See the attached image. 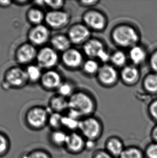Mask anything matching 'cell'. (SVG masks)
<instances>
[{
	"label": "cell",
	"instance_id": "5b68a950",
	"mask_svg": "<svg viewBox=\"0 0 157 158\" xmlns=\"http://www.w3.org/2000/svg\"><path fill=\"white\" fill-rule=\"evenodd\" d=\"M36 60L40 68L51 70L58 63L59 56L53 48L46 47L38 52Z\"/></svg>",
	"mask_w": 157,
	"mask_h": 158
},
{
	"label": "cell",
	"instance_id": "8992f818",
	"mask_svg": "<svg viewBox=\"0 0 157 158\" xmlns=\"http://www.w3.org/2000/svg\"><path fill=\"white\" fill-rule=\"evenodd\" d=\"M4 79L9 87L13 88L22 87L29 81L26 70L19 67H14L7 71Z\"/></svg>",
	"mask_w": 157,
	"mask_h": 158
},
{
	"label": "cell",
	"instance_id": "9a60e30c",
	"mask_svg": "<svg viewBox=\"0 0 157 158\" xmlns=\"http://www.w3.org/2000/svg\"><path fill=\"white\" fill-rule=\"evenodd\" d=\"M125 146L123 140L117 135H111L104 142V149L115 158H119Z\"/></svg>",
	"mask_w": 157,
	"mask_h": 158
},
{
	"label": "cell",
	"instance_id": "603a6c76",
	"mask_svg": "<svg viewBox=\"0 0 157 158\" xmlns=\"http://www.w3.org/2000/svg\"><path fill=\"white\" fill-rule=\"evenodd\" d=\"M27 18L31 23L37 26L42 24V21L45 20V15L39 9L33 8L28 11Z\"/></svg>",
	"mask_w": 157,
	"mask_h": 158
},
{
	"label": "cell",
	"instance_id": "7402d4cb",
	"mask_svg": "<svg viewBox=\"0 0 157 158\" xmlns=\"http://www.w3.org/2000/svg\"><path fill=\"white\" fill-rule=\"evenodd\" d=\"M50 104L51 109L58 113L68 109V100L60 95L52 97L50 102Z\"/></svg>",
	"mask_w": 157,
	"mask_h": 158
},
{
	"label": "cell",
	"instance_id": "4dcf8cb0",
	"mask_svg": "<svg viewBox=\"0 0 157 158\" xmlns=\"http://www.w3.org/2000/svg\"><path fill=\"white\" fill-rule=\"evenodd\" d=\"M68 134L64 131H58L53 133L52 135L53 141L58 145H65L67 139Z\"/></svg>",
	"mask_w": 157,
	"mask_h": 158
},
{
	"label": "cell",
	"instance_id": "e575fe53",
	"mask_svg": "<svg viewBox=\"0 0 157 158\" xmlns=\"http://www.w3.org/2000/svg\"><path fill=\"white\" fill-rule=\"evenodd\" d=\"M148 112L151 119L157 124V99L153 101L149 105Z\"/></svg>",
	"mask_w": 157,
	"mask_h": 158
},
{
	"label": "cell",
	"instance_id": "1f68e13d",
	"mask_svg": "<svg viewBox=\"0 0 157 158\" xmlns=\"http://www.w3.org/2000/svg\"><path fill=\"white\" fill-rule=\"evenodd\" d=\"M91 158H115L104 148H96L91 154Z\"/></svg>",
	"mask_w": 157,
	"mask_h": 158
},
{
	"label": "cell",
	"instance_id": "5bb4252c",
	"mask_svg": "<svg viewBox=\"0 0 157 158\" xmlns=\"http://www.w3.org/2000/svg\"><path fill=\"white\" fill-rule=\"evenodd\" d=\"M62 60L67 67L70 69L78 68L83 63V54L74 48H70L62 53Z\"/></svg>",
	"mask_w": 157,
	"mask_h": 158
},
{
	"label": "cell",
	"instance_id": "9c48e42d",
	"mask_svg": "<svg viewBox=\"0 0 157 158\" xmlns=\"http://www.w3.org/2000/svg\"><path fill=\"white\" fill-rule=\"evenodd\" d=\"M86 139L78 131L71 132L68 134L65 143L66 148L73 154H79L85 151Z\"/></svg>",
	"mask_w": 157,
	"mask_h": 158
},
{
	"label": "cell",
	"instance_id": "52a82bcc",
	"mask_svg": "<svg viewBox=\"0 0 157 158\" xmlns=\"http://www.w3.org/2000/svg\"><path fill=\"white\" fill-rule=\"evenodd\" d=\"M91 35V30L87 26L84 24L77 23L70 27L67 36L71 43L78 45L86 43L90 39Z\"/></svg>",
	"mask_w": 157,
	"mask_h": 158
},
{
	"label": "cell",
	"instance_id": "ffe728a7",
	"mask_svg": "<svg viewBox=\"0 0 157 158\" xmlns=\"http://www.w3.org/2000/svg\"><path fill=\"white\" fill-rule=\"evenodd\" d=\"M129 55L134 65H137L144 62L147 57V52L144 48L136 45L130 48Z\"/></svg>",
	"mask_w": 157,
	"mask_h": 158
},
{
	"label": "cell",
	"instance_id": "ac0fdd59",
	"mask_svg": "<svg viewBox=\"0 0 157 158\" xmlns=\"http://www.w3.org/2000/svg\"><path fill=\"white\" fill-rule=\"evenodd\" d=\"M140 76L139 71L135 65H128L123 67L121 70V77L124 83L128 85L136 83Z\"/></svg>",
	"mask_w": 157,
	"mask_h": 158
},
{
	"label": "cell",
	"instance_id": "f35d334b",
	"mask_svg": "<svg viewBox=\"0 0 157 158\" xmlns=\"http://www.w3.org/2000/svg\"><path fill=\"white\" fill-rule=\"evenodd\" d=\"M24 158H49L48 156L42 152H34L30 154L29 156H25Z\"/></svg>",
	"mask_w": 157,
	"mask_h": 158
},
{
	"label": "cell",
	"instance_id": "f546056e",
	"mask_svg": "<svg viewBox=\"0 0 157 158\" xmlns=\"http://www.w3.org/2000/svg\"><path fill=\"white\" fill-rule=\"evenodd\" d=\"M145 158H157V143L151 141L144 150Z\"/></svg>",
	"mask_w": 157,
	"mask_h": 158
},
{
	"label": "cell",
	"instance_id": "74e56055",
	"mask_svg": "<svg viewBox=\"0 0 157 158\" xmlns=\"http://www.w3.org/2000/svg\"><path fill=\"white\" fill-rule=\"evenodd\" d=\"M150 64L151 68L155 73H157V50L153 52L150 59Z\"/></svg>",
	"mask_w": 157,
	"mask_h": 158
},
{
	"label": "cell",
	"instance_id": "60d3db41",
	"mask_svg": "<svg viewBox=\"0 0 157 158\" xmlns=\"http://www.w3.org/2000/svg\"><path fill=\"white\" fill-rule=\"evenodd\" d=\"M7 142L5 138L0 135V153H2L6 150Z\"/></svg>",
	"mask_w": 157,
	"mask_h": 158
},
{
	"label": "cell",
	"instance_id": "d590c367",
	"mask_svg": "<svg viewBox=\"0 0 157 158\" xmlns=\"http://www.w3.org/2000/svg\"><path fill=\"white\" fill-rule=\"evenodd\" d=\"M98 145V141L86 139L85 143V151L87 152H93L96 149V148Z\"/></svg>",
	"mask_w": 157,
	"mask_h": 158
},
{
	"label": "cell",
	"instance_id": "e0dca14e",
	"mask_svg": "<svg viewBox=\"0 0 157 158\" xmlns=\"http://www.w3.org/2000/svg\"><path fill=\"white\" fill-rule=\"evenodd\" d=\"M104 49L102 42L96 39H90L83 45V52L91 59L97 58L100 52Z\"/></svg>",
	"mask_w": 157,
	"mask_h": 158
},
{
	"label": "cell",
	"instance_id": "ba28073f",
	"mask_svg": "<svg viewBox=\"0 0 157 158\" xmlns=\"http://www.w3.org/2000/svg\"><path fill=\"white\" fill-rule=\"evenodd\" d=\"M45 21L50 27L60 29L68 24L70 21V16L66 11L61 10H51L45 15Z\"/></svg>",
	"mask_w": 157,
	"mask_h": 158
},
{
	"label": "cell",
	"instance_id": "4fadbf2b",
	"mask_svg": "<svg viewBox=\"0 0 157 158\" xmlns=\"http://www.w3.org/2000/svg\"><path fill=\"white\" fill-rule=\"evenodd\" d=\"M26 118L30 125L35 127H40L46 122L47 112L42 107H33L28 112Z\"/></svg>",
	"mask_w": 157,
	"mask_h": 158
},
{
	"label": "cell",
	"instance_id": "7bdbcfd3",
	"mask_svg": "<svg viewBox=\"0 0 157 158\" xmlns=\"http://www.w3.org/2000/svg\"><path fill=\"white\" fill-rule=\"evenodd\" d=\"M10 1H0V6L6 7L10 6L11 3Z\"/></svg>",
	"mask_w": 157,
	"mask_h": 158
},
{
	"label": "cell",
	"instance_id": "83f0119b",
	"mask_svg": "<svg viewBox=\"0 0 157 158\" xmlns=\"http://www.w3.org/2000/svg\"><path fill=\"white\" fill-rule=\"evenodd\" d=\"M80 121L70 117L68 115L62 116V125L72 131V132L78 131Z\"/></svg>",
	"mask_w": 157,
	"mask_h": 158
},
{
	"label": "cell",
	"instance_id": "d6986e66",
	"mask_svg": "<svg viewBox=\"0 0 157 158\" xmlns=\"http://www.w3.org/2000/svg\"><path fill=\"white\" fill-rule=\"evenodd\" d=\"M51 43L53 48L56 51L64 52L70 48V42L67 36L63 34H57L51 39Z\"/></svg>",
	"mask_w": 157,
	"mask_h": 158
},
{
	"label": "cell",
	"instance_id": "d4e9b609",
	"mask_svg": "<svg viewBox=\"0 0 157 158\" xmlns=\"http://www.w3.org/2000/svg\"><path fill=\"white\" fill-rule=\"evenodd\" d=\"M25 70L29 81L34 83L40 81L42 73L41 68L38 65H30L27 66Z\"/></svg>",
	"mask_w": 157,
	"mask_h": 158
},
{
	"label": "cell",
	"instance_id": "277c9868",
	"mask_svg": "<svg viewBox=\"0 0 157 158\" xmlns=\"http://www.w3.org/2000/svg\"><path fill=\"white\" fill-rule=\"evenodd\" d=\"M83 24L91 30L102 31L106 28L107 20L105 15L100 11L90 10L83 14Z\"/></svg>",
	"mask_w": 157,
	"mask_h": 158
},
{
	"label": "cell",
	"instance_id": "b9f144b4",
	"mask_svg": "<svg viewBox=\"0 0 157 158\" xmlns=\"http://www.w3.org/2000/svg\"><path fill=\"white\" fill-rule=\"evenodd\" d=\"M99 2V1H98L93 0V1H81L80 2H79V3L81 5H83V6H91L96 5Z\"/></svg>",
	"mask_w": 157,
	"mask_h": 158
},
{
	"label": "cell",
	"instance_id": "484cf974",
	"mask_svg": "<svg viewBox=\"0 0 157 158\" xmlns=\"http://www.w3.org/2000/svg\"><path fill=\"white\" fill-rule=\"evenodd\" d=\"M111 61L115 66L124 67L127 61V57L124 52L117 50L111 55Z\"/></svg>",
	"mask_w": 157,
	"mask_h": 158
},
{
	"label": "cell",
	"instance_id": "44dd1931",
	"mask_svg": "<svg viewBox=\"0 0 157 158\" xmlns=\"http://www.w3.org/2000/svg\"><path fill=\"white\" fill-rule=\"evenodd\" d=\"M119 158H145L144 150L137 146H125Z\"/></svg>",
	"mask_w": 157,
	"mask_h": 158
},
{
	"label": "cell",
	"instance_id": "ab89813d",
	"mask_svg": "<svg viewBox=\"0 0 157 158\" xmlns=\"http://www.w3.org/2000/svg\"><path fill=\"white\" fill-rule=\"evenodd\" d=\"M150 138L151 141L157 143V124L153 126L150 131Z\"/></svg>",
	"mask_w": 157,
	"mask_h": 158
},
{
	"label": "cell",
	"instance_id": "6da1fadb",
	"mask_svg": "<svg viewBox=\"0 0 157 158\" xmlns=\"http://www.w3.org/2000/svg\"><path fill=\"white\" fill-rule=\"evenodd\" d=\"M68 109L77 112L82 119L93 115L96 105L91 96L83 91L74 92L68 100Z\"/></svg>",
	"mask_w": 157,
	"mask_h": 158
},
{
	"label": "cell",
	"instance_id": "30bf717a",
	"mask_svg": "<svg viewBox=\"0 0 157 158\" xmlns=\"http://www.w3.org/2000/svg\"><path fill=\"white\" fill-rule=\"evenodd\" d=\"M50 32L48 28L42 24L34 26L28 33V38L34 45H41L46 43L50 38Z\"/></svg>",
	"mask_w": 157,
	"mask_h": 158
},
{
	"label": "cell",
	"instance_id": "836d02e7",
	"mask_svg": "<svg viewBox=\"0 0 157 158\" xmlns=\"http://www.w3.org/2000/svg\"><path fill=\"white\" fill-rule=\"evenodd\" d=\"M62 116L59 113L55 112L52 114L49 119L51 126L54 127H58L62 125Z\"/></svg>",
	"mask_w": 157,
	"mask_h": 158
},
{
	"label": "cell",
	"instance_id": "d6a6232c",
	"mask_svg": "<svg viewBox=\"0 0 157 158\" xmlns=\"http://www.w3.org/2000/svg\"><path fill=\"white\" fill-rule=\"evenodd\" d=\"M46 6H49L52 9V10H60L62 6H64V1L62 0H55V1H45Z\"/></svg>",
	"mask_w": 157,
	"mask_h": 158
},
{
	"label": "cell",
	"instance_id": "8d00e7d4",
	"mask_svg": "<svg viewBox=\"0 0 157 158\" xmlns=\"http://www.w3.org/2000/svg\"><path fill=\"white\" fill-rule=\"evenodd\" d=\"M111 55L104 49L100 52L98 55L97 58L101 62L106 63L107 62H108L109 60H111Z\"/></svg>",
	"mask_w": 157,
	"mask_h": 158
},
{
	"label": "cell",
	"instance_id": "2e32d148",
	"mask_svg": "<svg viewBox=\"0 0 157 158\" xmlns=\"http://www.w3.org/2000/svg\"><path fill=\"white\" fill-rule=\"evenodd\" d=\"M40 81L45 88L50 90L57 89L62 83L60 75L53 70H48L42 73Z\"/></svg>",
	"mask_w": 157,
	"mask_h": 158
},
{
	"label": "cell",
	"instance_id": "f1b7e54d",
	"mask_svg": "<svg viewBox=\"0 0 157 158\" xmlns=\"http://www.w3.org/2000/svg\"><path fill=\"white\" fill-rule=\"evenodd\" d=\"M59 95L66 98V97H70L73 94V87L67 82H62L59 88L57 89Z\"/></svg>",
	"mask_w": 157,
	"mask_h": 158
},
{
	"label": "cell",
	"instance_id": "3957f363",
	"mask_svg": "<svg viewBox=\"0 0 157 158\" xmlns=\"http://www.w3.org/2000/svg\"><path fill=\"white\" fill-rule=\"evenodd\" d=\"M78 131L85 139L98 141L103 135L104 126L100 119L91 115L80 120Z\"/></svg>",
	"mask_w": 157,
	"mask_h": 158
},
{
	"label": "cell",
	"instance_id": "7c38bea8",
	"mask_svg": "<svg viewBox=\"0 0 157 158\" xmlns=\"http://www.w3.org/2000/svg\"><path fill=\"white\" fill-rule=\"evenodd\" d=\"M98 79L104 85H114L118 79V73L112 65L105 64L100 66L98 73Z\"/></svg>",
	"mask_w": 157,
	"mask_h": 158
},
{
	"label": "cell",
	"instance_id": "7a4b0ae2",
	"mask_svg": "<svg viewBox=\"0 0 157 158\" xmlns=\"http://www.w3.org/2000/svg\"><path fill=\"white\" fill-rule=\"evenodd\" d=\"M114 43L122 48H131L137 45L139 41L138 31L132 26L122 24L115 27L111 32Z\"/></svg>",
	"mask_w": 157,
	"mask_h": 158
},
{
	"label": "cell",
	"instance_id": "4316f807",
	"mask_svg": "<svg viewBox=\"0 0 157 158\" xmlns=\"http://www.w3.org/2000/svg\"><path fill=\"white\" fill-rule=\"evenodd\" d=\"M83 68L85 73L88 75H94L98 73L100 66L95 60L91 58L83 62Z\"/></svg>",
	"mask_w": 157,
	"mask_h": 158
},
{
	"label": "cell",
	"instance_id": "8fae6325",
	"mask_svg": "<svg viewBox=\"0 0 157 158\" xmlns=\"http://www.w3.org/2000/svg\"><path fill=\"white\" fill-rule=\"evenodd\" d=\"M38 52L31 43H25L21 45L16 53L17 62L22 64L30 63L36 59Z\"/></svg>",
	"mask_w": 157,
	"mask_h": 158
},
{
	"label": "cell",
	"instance_id": "cb8c5ba5",
	"mask_svg": "<svg viewBox=\"0 0 157 158\" xmlns=\"http://www.w3.org/2000/svg\"><path fill=\"white\" fill-rule=\"evenodd\" d=\"M145 90L152 94L157 93V73H149L143 81Z\"/></svg>",
	"mask_w": 157,
	"mask_h": 158
}]
</instances>
